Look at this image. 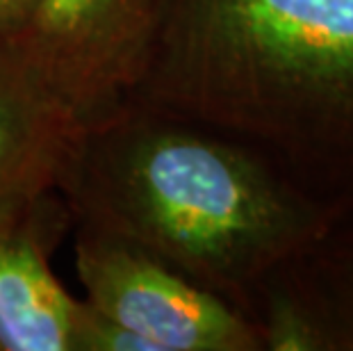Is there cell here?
Instances as JSON below:
<instances>
[{
    "label": "cell",
    "instance_id": "5",
    "mask_svg": "<svg viewBox=\"0 0 353 351\" xmlns=\"http://www.w3.org/2000/svg\"><path fill=\"white\" fill-rule=\"evenodd\" d=\"M71 226L59 192L0 226V351H92L99 312L73 297L50 267Z\"/></svg>",
    "mask_w": 353,
    "mask_h": 351
},
{
    "label": "cell",
    "instance_id": "2",
    "mask_svg": "<svg viewBox=\"0 0 353 351\" xmlns=\"http://www.w3.org/2000/svg\"><path fill=\"white\" fill-rule=\"evenodd\" d=\"M130 99L244 141L353 208V0H160Z\"/></svg>",
    "mask_w": 353,
    "mask_h": 351
},
{
    "label": "cell",
    "instance_id": "4",
    "mask_svg": "<svg viewBox=\"0 0 353 351\" xmlns=\"http://www.w3.org/2000/svg\"><path fill=\"white\" fill-rule=\"evenodd\" d=\"M157 7L160 0H39L10 41L80 123H89L139 85Z\"/></svg>",
    "mask_w": 353,
    "mask_h": 351
},
{
    "label": "cell",
    "instance_id": "3",
    "mask_svg": "<svg viewBox=\"0 0 353 351\" xmlns=\"http://www.w3.org/2000/svg\"><path fill=\"white\" fill-rule=\"evenodd\" d=\"M85 299L148 351H262L255 326L146 246L73 226Z\"/></svg>",
    "mask_w": 353,
    "mask_h": 351
},
{
    "label": "cell",
    "instance_id": "6",
    "mask_svg": "<svg viewBox=\"0 0 353 351\" xmlns=\"http://www.w3.org/2000/svg\"><path fill=\"white\" fill-rule=\"evenodd\" d=\"M249 319L262 351H353V208L262 283Z\"/></svg>",
    "mask_w": 353,
    "mask_h": 351
},
{
    "label": "cell",
    "instance_id": "1",
    "mask_svg": "<svg viewBox=\"0 0 353 351\" xmlns=\"http://www.w3.org/2000/svg\"><path fill=\"white\" fill-rule=\"evenodd\" d=\"M57 190L73 226L146 246L246 319L262 283L349 212L244 141L137 99L82 123Z\"/></svg>",
    "mask_w": 353,
    "mask_h": 351
},
{
    "label": "cell",
    "instance_id": "8",
    "mask_svg": "<svg viewBox=\"0 0 353 351\" xmlns=\"http://www.w3.org/2000/svg\"><path fill=\"white\" fill-rule=\"evenodd\" d=\"M39 0H0V37L10 39L28 23Z\"/></svg>",
    "mask_w": 353,
    "mask_h": 351
},
{
    "label": "cell",
    "instance_id": "7",
    "mask_svg": "<svg viewBox=\"0 0 353 351\" xmlns=\"http://www.w3.org/2000/svg\"><path fill=\"white\" fill-rule=\"evenodd\" d=\"M80 128V119L0 37V226L59 192Z\"/></svg>",
    "mask_w": 353,
    "mask_h": 351
}]
</instances>
